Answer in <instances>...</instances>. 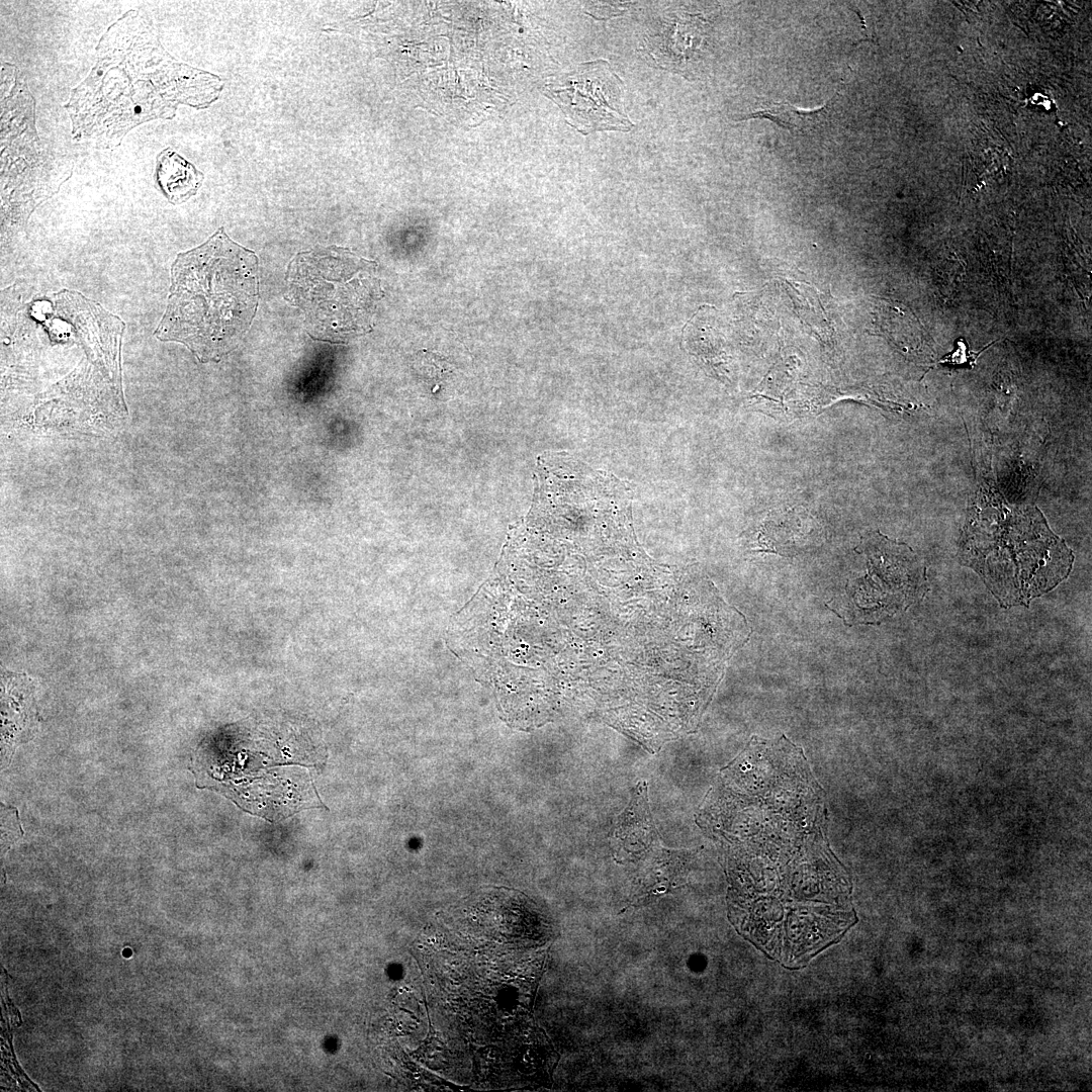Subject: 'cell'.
Returning a JSON list of instances; mask_svg holds the SVG:
<instances>
[{
  "label": "cell",
  "mask_w": 1092,
  "mask_h": 1092,
  "mask_svg": "<svg viewBox=\"0 0 1092 1092\" xmlns=\"http://www.w3.org/2000/svg\"><path fill=\"white\" fill-rule=\"evenodd\" d=\"M223 86L219 76L175 59L150 17L131 9L102 34L95 65L64 108L75 142L113 149L134 127L172 119L179 105L208 108Z\"/></svg>",
  "instance_id": "1"
},
{
  "label": "cell",
  "mask_w": 1092,
  "mask_h": 1092,
  "mask_svg": "<svg viewBox=\"0 0 1092 1092\" xmlns=\"http://www.w3.org/2000/svg\"><path fill=\"white\" fill-rule=\"evenodd\" d=\"M203 179L202 172L171 148L158 154L156 180L170 203L180 204L195 195Z\"/></svg>",
  "instance_id": "10"
},
{
  "label": "cell",
  "mask_w": 1092,
  "mask_h": 1092,
  "mask_svg": "<svg viewBox=\"0 0 1092 1092\" xmlns=\"http://www.w3.org/2000/svg\"><path fill=\"white\" fill-rule=\"evenodd\" d=\"M864 575L845 585L850 619L878 623L903 611L926 592L925 569L913 551L878 533L862 544Z\"/></svg>",
  "instance_id": "7"
},
{
  "label": "cell",
  "mask_w": 1092,
  "mask_h": 1092,
  "mask_svg": "<svg viewBox=\"0 0 1092 1092\" xmlns=\"http://www.w3.org/2000/svg\"><path fill=\"white\" fill-rule=\"evenodd\" d=\"M571 77L565 92L573 125L580 132L628 131L634 126L624 110L622 82L606 61L582 64Z\"/></svg>",
  "instance_id": "8"
},
{
  "label": "cell",
  "mask_w": 1092,
  "mask_h": 1092,
  "mask_svg": "<svg viewBox=\"0 0 1092 1092\" xmlns=\"http://www.w3.org/2000/svg\"><path fill=\"white\" fill-rule=\"evenodd\" d=\"M960 555L1001 607L1029 602L1067 578L1074 556L1035 507L1014 508L990 489L977 494Z\"/></svg>",
  "instance_id": "4"
},
{
  "label": "cell",
  "mask_w": 1092,
  "mask_h": 1092,
  "mask_svg": "<svg viewBox=\"0 0 1092 1092\" xmlns=\"http://www.w3.org/2000/svg\"><path fill=\"white\" fill-rule=\"evenodd\" d=\"M1 220L22 226L55 195L73 165L47 149L35 126V100L17 68L1 66Z\"/></svg>",
  "instance_id": "5"
},
{
  "label": "cell",
  "mask_w": 1092,
  "mask_h": 1092,
  "mask_svg": "<svg viewBox=\"0 0 1092 1092\" xmlns=\"http://www.w3.org/2000/svg\"><path fill=\"white\" fill-rule=\"evenodd\" d=\"M258 298L256 254L220 228L175 259L167 307L154 335L186 345L202 362L217 360L248 331Z\"/></svg>",
  "instance_id": "3"
},
{
  "label": "cell",
  "mask_w": 1092,
  "mask_h": 1092,
  "mask_svg": "<svg viewBox=\"0 0 1092 1092\" xmlns=\"http://www.w3.org/2000/svg\"><path fill=\"white\" fill-rule=\"evenodd\" d=\"M730 896L737 930L786 967L805 966L856 922L844 872L825 853L753 858Z\"/></svg>",
  "instance_id": "2"
},
{
  "label": "cell",
  "mask_w": 1092,
  "mask_h": 1092,
  "mask_svg": "<svg viewBox=\"0 0 1092 1092\" xmlns=\"http://www.w3.org/2000/svg\"><path fill=\"white\" fill-rule=\"evenodd\" d=\"M616 853L623 858L640 856L657 839L648 805L647 788L638 783L628 807L618 817L611 834Z\"/></svg>",
  "instance_id": "9"
},
{
  "label": "cell",
  "mask_w": 1092,
  "mask_h": 1092,
  "mask_svg": "<svg viewBox=\"0 0 1092 1092\" xmlns=\"http://www.w3.org/2000/svg\"><path fill=\"white\" fill-rule=\"evenodd\" d=\"M373 268V263L338 247L301 253L288 267L289 295L321 338L363 333L380 297Z\"/></svg>",
  "instance_id": "6"
},
{
  "label": "cell",
  "mask_w": 1092,
  "mask_h": 1092,
  "mask_svg": "<svg viewBox=\"0 0 1092 1092\" xmlns=\"http://www.w3.org/2000/svg\"><path fill=\"white\" fill-rule=\"evenodd\" d=\"M828 111L829 104L813 110H803L788 103H777L740 117L738 120L769 119L791 131L806 133L816 129L826 119Z\"/></svg>",
  "instance_id": "11"
}]
</instances>
